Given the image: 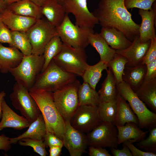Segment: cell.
I'll return each mask as SVG.
<instances>
[{
    "instance_id": "6da1fadb",
    "label": "cell",
    "mask_w": 156,
    "mask_h": 156,
    "mask_svg": "<svg viewBox=\"0 0 156 156\" xmlns=\"http://www.w3.org/2000/svg\"><path fill=\"white\" fill-rule=\"evenodd\" d=\"M124 0H100L92 12L102 27L114 28L132 41L139 36L140 25L133 20Z\"/></svg>"
},
{
    "instance_id": "7a4b0ae2",
    "label": "cell",
    "mask_w": 156,
    "mask_h": 156,
    "mask_svg": "<svg viewBox=\"0 0 156 156\" xmlns=\"http://www.w3.org/2000/svg\"><path fill=\"white\" fill-rule=\"evenodd\" d=\"M29 92L43 116L47 132L53 134L62 140L65 122L55 106L53 92L43 90H32Z\"/></svg>"
},
{
    "instance_id": "3957f363",
    "label": "cell",
    "mask_w": 156,
    "mask_h": 156,
    "mask_svg": "<svg viewBox=\"0 0 156 156\" xmlns=\"http://www.w3.org/2000/svg\"><path fill=\"white\" fill-rule=\"evenodd\" d=\"M76 77L64 70L52 60L46 69L39 75L29 91L43 90L53 92L75 81Z\"/></svg>"
},
{
    "instance_id": "277c9868",
    "label": "cell",
    "mask_w": 156,
    "mask_h": 156,
    "mask_svg": "<svg viewBox=\"0 0 156 156\" xmlns=\"http://www.w3.org/2000/svg\"><path fill=\"white\" fill-rule=\"evenodd\" d=\"M118 93L128 102L137 116L138 127L150 130L156 127V114L150 110L130 87L123 81L117 83Z\"/></svg>"
},
{
    "instance_id": "5b68a950",
    "label": "cell",
    "mask_w": 156,
    "mask_h": 156,
    "mask_svg": "<svg viewBox=\"0 0 156 156\" xmlns=\"http://www.w3.org/2000/svg\"><path fill=\"white\" fill-rule=\"evenodd\" d=\"M44 62L43 55H24L19 64L9 71L16 82L29 90L41 73Z\"/></svg>"
},
{
    "instance_id": "8992f818",
    "label": "cell",
    "mask_w": 156,
    "mask_h": 156,
    "mask_svg": "<svg viewBox=\"0 0 156 156\" xmlns=\"http://www.w3.org/2000/svg\"><path fill=\"white\" fill-rule=\"evenodd\" d=\"M87 59L85 49L63 43L61 51L53 60L64 70L81 77L88 65Z\"/></svg>"
},
{
    "instance_id": "52a82bcc",
    "label": "cell",
    "mask_w": 156,
    "mask_h": 156,
    "mask_svg": "<svg viewBox=\"0 0 156 156\" xmlns=\"http://www.w3.org/2000/svg\"><path fill=\"white\" fill-rule=\"evenodd\" d=\"M56 28L57 35L63 43L75 48L85 49L89 44V36L94 33L93 29L73 24L67 13L61 24Z\"/></svg>"
},
{
    "instance_id": "ba28073f",
    "label": "cell",
    "mask_w": 156,
    "mask_h": 156,
    "mask_svg": "<svg viewBox=\"0 0 156 156\" xmlns=\"http://www.w3.org/2000/svg\"><path fill=\"white\" fill-rule=\"evenodd\" d=\"M80 84L77 79L53 92L55 106L65 121L70 120L79 106L77 92Z\"/></svg>"
},
{
    "instance_id": "9c48e42d",
    "label": "cell",
    "mask_w": 156,
    "mask_h": 156,
    "mask_svg": "<svg viewBox=\"0 0 156 156\" xmlns=\"http://www.w3.org/2000/svg\"><path fill=\"white\" fill-rule=\"evenodd\" d=\"M9 97L12 105L30 124L41 114L36 101L29 90L16 82Z\"/></svg>"
},
{
    "instance_id": "30bf717a",
    "label": "cell",
    "mask_w": 156,
    "mask_h": 156,
    "mask_svg": "<svg viewBox=\"0 0 156 156\" xmlns=\"http://www.w3.org/2000/svg\"><path fill=\"white\" fill-rule=\"evenodd\" d=\"M32 48V54L43 55L50 40L57 35L56 28L45 18L38 19L26 32Z\"/></svg>"
},
{
    "instance_id": "8fae6325",
    "label": "cell",
    "mask_w": 156,
    "mask_h": 156,
    "mask_svg": "<svg viewBox=\"0 0 156 156\" xmlns=\"http://www.w3.org/2000/svg\"><path fill=\"white\" fill-rule=\"evenodd\" d=\"M118 131L113 123L101 122L86 135L88 146L118 148Z\"/></svg>"
},
{
    "instance_id": "7c38bea8",
    "label": "cell",
    "mask_w": 156,
    "mask_h": 156,
    "mask_svg": "<svg viewBox=\"0 0 156 156\" xmlns=\"http://www.w3.org/2000/svg\"><path fill=\"white\" fill-rule=\"evenodd\" d=\"M70 125L75 129L87 133L101 121L99 117L97 107L79 105L69 120Z\"/></svg>"
},
{
    "instance_id": "4fadbf2b",
    "label": "cell",
    "mask_w": 156,
    "mask_h": 156,
    "mask_svg": "<svg viewBox=\"0 0 156 156\" xmlns=\"http://www.w3.org/2000/svg\"><path fill=\"white\" fill-rule=\"evenodd\" d=\"M66 13L72 14L75 25L80 27L93 29L99 24L97 19L88 10L87 0H62Z\"/></svg>"
},
{
    "instance_id": "5bb4252c",
    "label": "cell",
    "mask_w": 156,
    "mask_h": 156,
    "mask_svg": "<svg viewBox=\"0 0 156 156\" xmlns=\"http://www.w3.org/2000/svg\"><path fill=\"white\" fill-rule=\"evenodd\" d=\"M65 130L63 137L64 146L71 156H81L86 152L88 146L86 136L84 133L74 128L69 120L65 121Z\"/></svg>"
},
{
    "instance_id": "9a60e30c",
    "label": "cell",
    "mask_w": 156,
    "mask_h": 156,
    "mask_svg": "<svg viewBox=\"0 0 156 156\" xmlns=\"http://www.w3.org/2000/svg\"><path fill=\"white\" fill-rule=\"evenodd\" d=\"M150 44L151 40L144 42H141L139 36H138L128 47L124 49L116 50V53L127 58L128 62L125 66L134 67L142 62Z\"/></svg>"
},
{
    "instance_id": "2e32d148",
    "label": "cell",
    "mask_w": 156,
    "mask_h": 156,
    "mask_svg": "<svg viewBox=\"0 0 156 156\" xmlns=\"http://www.w3.org/2000/svg\"><path fill=\"white\" fill-rule=\"evenodd\" d=\"M138 14L142 22L139 29V37L141 41L144 42L156 38L155 26H156V3L153 4L152 9L146 10L139 9Z\"/></svg>"
},
{
    "instance_id": "e0dca14e",
    "label": "cell",
    "mask_w": 156,
    "mask_h": 156,
    "mask_svg": "<svg viewBox=\"0 0 156 156\" xmlns=\"http://www.w3.org/2000/svg\"><path fill=\"white\" fill-rule=\"evenodd\" d=\"M0 19L11 31L26 32L37 19L13 13L6 8L0 13Z\"/></svg>"
},
{
    "instance_id": "ac0fdd59",
    "label": "cell",
    "mask_w": 156,
    "mask_h": 156,
    "mask_svg": "<svg viewBox=\"0 0 156 156\" xmlns=\"http://www.w3.org/2000/svg\"><path fill=\"white\" fill-rule=\"evenodd\" d=\"M2 116L0 122V131L6 128L21 130L28 127L30 124L23 116L14 112L8 105L4 98L1 103Z\"/></svg>"
},
{
    "instance_id": "d6986e66",
    "label": "cell",
    "mask_w": 156,
    "mask_h": 156,
    "mask_svg": "<svg viewBox=\"0 0 156 156\" xmlns=\"http://www.w3.org/2000/svg\"><path fill=\"white\" fill-rule=\"evenodd\" d=\"M23 54L17 48L6 47L0 43V71L7 73L10 70L17 67L22 61Z\"/></svg>"
},
{
    "instance_id": "ffe728a7",
    "label": "cell",
    "mask_w": 156,
    "mask_h": 156,
    "mask_svg": "<svg viewBox=\"0 0 156 156\" xmlns=\"http://www.w3.org/2000/svg\"><path fill=\"white\" fill-rule=\"evenodd\" d=\"M43 16L56 28L63 22L66 14L62 5L56 0H47L40 7Z\"/></svg>"
},
{
    "instance_id": "44dd1931",
    "label": "cell",
    "mask_w": 156,
    "mask_h": 156,
    "mask_svg": "<svg viewBox=\"0 0 156 156\" xmlns=\"http://www.w3.org/2000/svg\"><path fill=\"white\" fill-rule=\"evenodd\" d=\"M116 126L117 129L118 142L119 145L127 141L133 143L139 142L145 138L150 130L143 131L138 125L132 122L126 123L122 126Z\"/></svg>"
},
{
    "instance_id": "7402d4cb",
    "label": "cell",
    "mask_w": 156,
    "mask_h": 156,
    "mask_svg": "<svg viewBox=\"0 0 156 156\" xmlns=\"http://www.w3.org/2000/svg\"><path fill=\"white\" fill-rule=\"evenodd\" d=\"M100 34L107 44L115 50L125 49L132 43L122 32L114 27H102Z\"/></svg>"
},
{
    "instance_id": "603a6c76",
    "label": "cell",
    "mask_w": 156,
    "mask_h": 156,
    "mask_svg": "<svg viewBox=\"0 0 156 156\" xmlns=\"http://www.w3.org/2000/svg\"><path fill=\"white\" fill-rule=\"evenodd\" d=\"M117 111L114 122L116 126H122L132 122L138 125L137 117L129 104L118 93L116 98Z\"/></svg>"
},
{
    "instance_id": "cb8c5ba5",
    "label": "cell",
    "mask_w": 156,
    "mask_h": 156,
    "mask_svg": "<svg viewBox=\"0 0 156 156\" xmlns=\"http://www.w3.org/2000/svg\"><path fill=\"white\" fill-rule=\"evenodd\" d=\"M146 69V65L142 62L134 67L125 66L122 76L123 81L135 92L144 82Z\"/></svg>"
},
{
    "instance_id": "d4e9b609",
    "label": "cell",
    "mask_w": 156,
    "mask_h": 156,
    "mask_svg": "<svg viewBox=\"0 0 156 156\" xmlns=\"http://www.w3.org/2000/svg\"><path fill=\"white\" fill-rule=\"evenodd\" d=\"M13 13L22 16L37 20L43 17L40 7L29 0H21L7 6Z\"/></svg>"
},
{
    "instance_id": "484cf974",
    "label": "cell",
    "mask_w": 156,
    "mask_h": 156,
    "mask_svg": "<svg viewBox=\"0 0 156 156\" xmlns=\"http://www.w3.org/2000/svg\"><path fill=\"white\" fill-rule=\"evenodd\" d=\"M28 127L27 130L23 133L17 137L10 138L11 144H16L19 140L25 138L44 140L47 130L45 123L41 113Z\"/></svg>"
},
{
    "instance_id": "4316f807",
    "label": "cell",
    "mask_w": 156,
    "mask_h": 156,
    "mask_svg": "<svg viewBox=\"0 0 156 156\" xmlns=\"http://www.w3.org/2000/svg\"><path fill=\"white\" fill-rule=\"evenodd\" d=\"M89 44L94 48L99 53L100 60L107 64L113 59L116 50L110 47L100 33H92L88 37Z\"/></svg>"
},
{
    "instance_id": "83f0119b",
    "label": "cell",
    "mask_w": 156,
    "mask_h": 156,
    "mask_svg": "<svg viewBox=\"0 0 156 156\" xmlns=\"http://www.w3.org/2000/svg\"><path fill=\"white\" fill-rule=\"evenodd\" d=\"M135 92L146 106L156 112V78L144 82Z\"/></svg>"
},
{
    "instance_id": "f1b7e54d",
    "label": "cell",
    "mask_w": 156,
    "mask_h": 156,
    "mask_svg": "<svg viewBox=\"0 0 156 156\" xmlns=\"http://www.w3.org/2000/svg\"><path fill=\"white\" fill-rule=\"evenodd\" d=\"M107 76L98 92L100 102H107L115 101L118 94L117 82L111 70H106Z\"/></svg>"
},
{
    "instance_id": "f546056e",
    "label": "cell",
    "mask_w": 156,
    "mask_h": 156,
    "mask_svg": "<svg viewBox=\"0 0 156 156\" xmlns=\"http://www.w3.org/2000/svg\"><path fill=\"white\" fill-rule=\"evenodd\" d=\"M107 69V64L100 60L94 65H88L81 77L83 82L96 90V85L102 76L103 71Z\"/></svg>"
},
{
    "instance_id": "4dcf8cb0",
    "label": "cell",
    "mask_w": 156,
    "mask_h": 156,
    "mask_svg": "<svg viewBox=\"0 0 156 156\" xmlns=\"http://www.w3.org/2000/svg\"><path fill=\"white\" fill-rule=\"evenodd\" d=\"M77 94L79 106L88 105L97 107L100 103L98 92L87 83L83 82L80 85Z\"/></svg>"
},
{
    "instance_id": "1f68e13d",
    "label": "cell",
    "mask_w": 156,
    "mask_h": 156,
    "mask_svg": "<svg viewBox=\"0 0 156 156\" xmlns=\"http://www.w3.org/2000/svg\"><path fill=\"white\" fill-rule=\"evenodd\" d=\"M63 45L62 42L57 35L53 37L46 44L43 54L44 62L41 73L46 69L53 58L60 52Z\"/></svg>"
},
{
    "instance_id": "d6a6232c",
    "label": "cell",
    "mask_w": 156,
    "mask_h": 156,
    "mask_svg": "<svg viewBox=\"0 0 156 156\" xmlns=\"http://www.w3.org/2000/svg\"><path fill=\"white\" fill-rule=\"evenodd\" d=\"M128 62V60L126 57L116 53L113 59L107 63V68L112 71L117 83L123 81L122 76Z\"/></svg>"
},
{
    "instance_id": "836d02e7",
    "label": "cell",
    "mask_w": 156,
    "mask_h": 156,
    "mask_svg": "<svg viewBox=\"0 0 156 156\" xmlns=\"http://www.w3.org/2000/svg\"><path fill=\"white\" fill-rule=\"evenodd\" d=\"M116 111V100L109 102H100L97 106L98 114L102 122L113 123Z\"/></svg>"
},
{
    "instance_id": "e575fe53",
    "label": "cell",
    "mask_w": 156,
    "mask_h": 156,
    "mask_svg": "<svg viewBox=\"0 0 156 156\" xmlns=\"http://www.w3.org/2000/svg\"><path fill=\"white\" fill-rule=\"evenodd\" d=\"M12 37L15 47L24 55L32 54V48L26 32L11 31Z\"/></svg>"
},
{
    "instance_id": "d590c367",
    "label": "cell",
    "mask_w": 156,
    "mask_h": 156,
    "mask_svg": "<svg viewBox=\"0 0 156 156\" xmlns=\"http://www.w3.org/2000/svg\"><path fill=\"white\" fill-rule=\"evenodd\" d=\"M148 136L136 143V145L144 151L156 153V127L151 129Z\"/></svg>"
},
{
    "instance_id": "8d00e7d4",
    "label": "cell",
    "mask_w": 156,
    "mask_h": 156,
    "mask_svg": "<svg viewBox=\"0 0 156 156\" xmlns=\"http://www.w3.org/2000/svg\"><path fill=\"white\" fill-rule=\"evenodd\" d=\"M18 142V144L21 146L31 147L34 152L41 156L48 155L43 140L25 138L19 140Z\"/></svg>"
},
{
    "instance_id": "74e56055",
    "label": "cell",
    "mask_w": 156,
    "mask_h": 156,
    "mask_svg": "<svg viewBox=\"0 0 156 156\" xmlns=\"http://www.w3.org/2000/svg\"><path fill=\"white\" fill-rule=\"evenodd\" d=\"M124 1L125 5L127 10L136 8L150 10L156 0H124Z\"/></svg>"
},
{
    "instance_id": "f35d334b",
    "label": "cell",
    "mask_w": 156,
    "mask_h": 156,
    "mask_svg": "<svg viewBox=\"0 0 156 156\" xmlns=\"http://www.w3.org/2000/svg\"><path fill=\"white\" fill-rule=\"evenodd\" d=\"M0 43H7L10 47H15L12 38L11 31L0 19Z\"/></svg>"
},
{
    "instance_id": "ab89813d",
    "label": "cell",
    "mask_w": 156,
    "mask_h": 156,
    "mask_svg": "<svg viewBox=\"0 0 156 156\" xmlns=\"http://www.w3.org/2000/svg\"><path fill=\"white\" fill-rule=\"evenodd\" d=\"M156 59V38L151 40V44L142 63L146 65Z\"/></svg>"
},
{
    "instance_id": "60d3db41",
    "label": "cell",
    "mask_w": 156,
    "mask_h": 156,
    "mask_svg": "<svg viewBox=\"0 0 156 156\" xmlns=\"http://www.w3.org/2000/svg\"><path fill=\"white\" fill-rule=\"evenodd\" d=\"M44 142L46 147L51 146H58L62 147L64 146L63 140L55 135L47 132L44 136Z\"/></svg>"
},
{
    "instance_id": "b9f144b4",
    "label": "cell",
    "mask_w": 156,
    "mask_h": 156,
    "mask_svg": "<svg viewBox=\"0 0 156 156\" xmlns=\"http://www.w3.org/2000/svg\"><path fill=\"white\" fill-rule=\"evenodd\" d=\"M123 143L129 148L133 156H156V153L142 151L136 148L131 142L127 141Z\"/></svg>"
},
{
    "instance_id": "7bdbcfd3",
    "label": "cell",
    "mask_w": 156,
    "mask_h": 156,
    "mask_svg": "<svg viewBox=\"0 0 156 156\" xmlns=\"http://www.w3.org/2000/svg\"><path fill=\"white\" fill-rule=\"evenodd\" d=\"M146 66V71L144 82L156 78V59Z\"/></svg>"
},
{
    "instance_id": "ee69618b",
    "label": "cell",
    "mask_w": 156,
    "mask_h": 156,
    "mask_svg": "<svg viewBox=\"0 0 156 156\" xmlns=\"http://www.w3.org/2000/svg\"><path fill=\"white\" fill-rule=\"evenodd\" d=\"M88 155L90 156H111L105 148L89 146Z\"/></svg>"
},
{
    "instance_id": "f6af8a7d",
    "label": "cell",
    "mask_w": 156,
    "mask_h": 156,
    "mask_svg": "<svg viewBox=\"0 0 156 156\" xmlns=\"http://www.w3.org/2000/svg\"><path fill=\"white\" fill-rule=\"evenodd\" d=\"M123 144L122 148L119 149L115 148H110L112 154L114 156H133L128 147Z\"/></svg>"
},
{
    "instance_id": "bcb514c9",
    "label": "cell",
    "mask_w": 156,
    "mask_h": 156,
    "mask_svg": "<svg viewBox=\"0 0 156 156\" xmlns=\"http://www.w3.org/2000/svg\"><path fill=\"white\" fill-rule=\"evenodd\" d=\"M10 138L3 134L0 135V150L6 152L11 148Z\"/></svg>"
},
{
    "instance_id": "7dc6e473",
    "label": "cell",
    "mask_w": 156,
    "mask_h": 156,
    "mask_svg": "<svg viewBox=\"0 0 156 156\" xmlns=\"http://www.w3.org/2000/svg\"><path fill=\"white\" fill-rule=\"evenodd\" d=\"M49 147L50 156H59L60 155L62 147L58 146H51Z\"/></svg>"
},
{
    "instance_id": "c3c4849f",
    "label": "cell",
    "mask_w": 156,
    "mask_h": 156,
    "mask_svg": "<svg viewBox=\"0 0 156 156\" xmlns=\"http://www.w3.org/2000/svg\"><path fill=\"white\" fill-rule=\"evenodd\" d=\"M6 95V93L4 90L0 92V119L2 116V111L1 107V103L3 99Z\"/></svg>"
},
{
    "instance_id": "681fc988",
    "label": "cell",
    "mask_w": 156,
    "mask_h": 156,
    "mask_svg": "<svg viewBox=\"0 0 156 156\" xmlns=\"http://www.w3.org/2000/svg\"><path fill=\"white\" fill-rule=\"evenodd\" d=\"M7 8V6L3 0H0V13Z\"/></svg>"
},
{
    "instance_id": "f907efd6",
    "label": "cell",
    "mask_w": 156,
    "mask_h": 156,
    "mask_svg": "<svg viewBox=\"0 0 156 156\" xmlns=\"http://www.w3.org/2000/svg\"><path fill=\"white\" fill-rule=\"evenodd\" d=\"M32 1L38 6L41 7V6L47 0H29Z\"/></svg>"
},
{
    "instance_id": "816d5d0a",
    "label": "cell",
    "mask_w": 156,
    "mask_h": 156,
    "mask_svg": "<svg viewBox=\"0 0 156 156\" xmlns=\"http://www.w3.org/2000/svg\"><path fill=\"white\" fill-rule=\"evenodd\" d=\"M6 5L7 6L14 2L19 1L21 0H3Z\"/></svg>"
},
{
    "instance_id": "f5cc1de1",
    "label": "cell",
    "mask_w": 156,
    "mask_h": 156,
    "mask_svg": "<svg viewBox=\"0 0 156 156\" xmlns=\"http://www.w3.org/2000/svg\"><path fill=\"white\" fill-rule=\"evenodd\" d=\"M58 3L62 5V0H56Z\"/></svg>"
},
{
    "instance_id": "db71d44e",
    "label": "cell",
    "mask_w": 156,
    "mask_h": 156,
    "mask_svg": "<svg viewBox=\"0 0 156 156\" xmlns=\"http://www.w3.org/2000/svg\"></svg>"
}]
</instances>
